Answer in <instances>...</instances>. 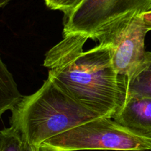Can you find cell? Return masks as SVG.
<instances>
[{
    "mask_svg": "<svg viewBox=\"0 0 151 151\" xmlns=\"http://www.w3.org/2000/svg\"><path fill=\"white\" fill-rule=\"evenodd\" d=\"M11 1H13V0H0V8L6 6Z\"/></svg>",
    "mask_w": 151,
    "mask_h": 151,
    "instance_id": "13",
    "label": "cell"
},
{
    "mask_svg": "<svg viewBox=\"0 0 151 151\" xmlns=\"http://www.w3.org/2000/svg\"><path fill=\"white\" fill-rule=\"evenodd\" d=\"M41 151L103 150L151 151V139L142 137L121 126L111 117H100L48 139Z\"/></svg>",
    "mask_w": 151,
    "mask_h": 151,
    "instance_id": "3",
    "label": "cell"
},
{
    "mask_svg": "<svg viewBox=\"0 0 151 151\" xmlns=\"http://www.w3.org/2000/svg\"><path fill=\"white\" fill-rule=\"evenodd\" d=\"M22 139L13 127L0 130V151H22Z\"/></svg>",
    "mask_w": 151,
    "mask_h": 151,
    "instance_id": "9",
    "label": "cell"
},
{
    "mask_svg": "<svg viewBox=\"0 0 151 151\" xmlns=\"http://www.w3.org/2000/svg\"><path fill=\"white\" fill-rule=\"evenodd\" d=\"M151 11V0H84L66 17L63 36L100 41L125 21Z\"/></svg>",
    "mask_w": 151,
    "mask_h": 151,
    "instance_id": "4",
    "label": "cell"
},
{
    "mask_svg": "<svg viewBox=\"0 0 151 151\" xmlns=\"http://www.w3.org/2000/svg\"><path fill=\"white\" fill-rule=\"evenodd\" d=\"M151 97V52L146 51L145 57L127 84V97Z\"/></svg>",
    "mask_w": 151,
    "mask_h": 151,
    "instance_id": "7",
    "label": "cell"
},
{
    "mask_svg": "<svg viewBox=\"0 0 151 151\" xmlns=\"http://www.w3.org/2000/svg\"><path fill=\"white\" fill-rule=\"evenodd\" d=\"M88 38L65 35L47 53L48 77L69 96L88 109L113 118L123 106L127 83L114 68L111 46L102 42L83 50Z\"/></svg>",
    "mask_w": 151,
    "mask_h": 151,
    "instance_id": "1",
    "label": "cell"
},
{
    "mask_svg": "<svg viewBox=\"0 0 151 151\" xmlns=\"http://www.w3.org/2000/svg\"><path fill=\"white\" fill-rule=\"evenodd\" d=\"M142 15L123 22L99 41L110 44L114 68L127 84L130 77L142 62L146 52L145 39L149 30Z\"/></svg>",
    "mask_w": 151,
    "mask_h": 151,
    "instance_id": "5",
    "label": "cell"
},
{
    "mask_svg": "<svg viewBox=\"0 0 151 151\" xmlns=\"http://www.w3.org/2000/svg\"><path fill=\"white\" fill-rule=\"evenodd\" d=\"M22 151H41V150L40 147L29 144V143L22 140Z\"/></svg>",
    "mask_w": 151,
    "mask_h": 151,
    "instance_id": "12",
    "label": "cell"
},
{
    "mask_svg": "<svg viewBox=\"0 0 151 151\" xmlns=\"http://www.w3.org/2000/svg\"><path fill=\"white\" fill-rule=\"evenodd\" d=\"M100 117L104 116L77 102L48 77L36 92L22 96L11 110L10 123L22 140L40 147L48 139Z\"/></svg>",
    "mask_w": 151,
    "mask_h": 151,
    "instance_id": "2",
    "label": "cell"
},
{
    "mask_svg": "<svg viewBox=\"0 0 151 151\" xmlns=\"http://www.w3.org/2000/svg\"><path fill=\"white\" fill-rule=\"evenodd\" d=\"M22 97L13 75L0 56V118L6 111L11 110Z\"/></svg>",
    "mask_w": 151,
    "mask_h": 151,
    "instance_id": "8",
    "label": "cell"
},
{
    "mask_svg": "<svg viewBox=\"0 0 151 151\" xmlns=\"http://www.w3.org/2000/svg\"><path fill=\"white\" fill-rule=\"evenodd\" d=\"M112 118L132 133L151 139V97H127L123 106Z\"/></svg>",
    "mask_w": 151,
    "mask_h": 151,
    "instance_id": "6",
    "label": "cell"
},
{
    "mask_svg": "<svg viewBox=\"0 0 151 151\" xmlns=\"http://www.w3.org/2000/svg\"><path fill=\"white\" fill-rule=\"evenodd\" d=\"M142 17L146 28L149 31L151 30V11L143 13L142 15Z\"/></svg>",
    "mask_w": 151,
    "mask_h": 151,
    "instance_id": "11",
    "label": "cell"
},
{
    "mask_svg": "<svg viewBox=\"0 0 151 151\" xmlns=\"http://www.w3.org/2000/svg\"><path fill=\"white\" fill-rule=\"evenodd\" d=\"M84 0H44L48 8L54 10H60L66 17L71 14Z\"/></svg>",
    "mask_w": 151,
    "mask_h": 151,
    "instance_id": "10",
    "label": "cell"
}]
</instances>
